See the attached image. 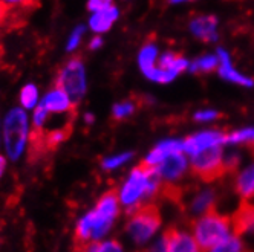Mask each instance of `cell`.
Masks as SVG:
<instances>
[{
  "mask_svg": "<svg viewBox=\"0 0 254 252\" xmlns=\"http://www.w3.org/2000/svg\"><path fill=\"white\" fill-rule=\"evenodd\" d=\"M118 202L120 194L117 190H111L98 201L95 209L89 211L84 217L78 222L75 229V248L86 249V245L90 242L100 240L106 236V232L111 229L117 214H118Z\"/></svg>",
  "mask_w": 254,
  "mask_h": 252,
  "instance_id": "6da1fadb",
  "label": "cell"
},
{
  "mask_svg": "<svg viewBox=\"0 0 254 252\" xmlns=\"http://www.w3.org/2000/svg\"><path fill=\"white\" fill-rule=\"evenodd\" d=\"M191 229L199 251H214L231 234V219L211 209L202 217L191 220Z\"/></svg>",
  "mask_w": 254,
  "mask_h": 252,
  "instance_id": "7a4b0ae2",
  "label": "cell"
},
{
  "mask_svg": "<svg viewBox=\"0 0 254 252\" xmlns=\"http://www.w3.org/2000/svg\"><path fill=\"white\" fill-rule=\"evenodd\" d=\"M28 115L23 109H12L3 122V142L9 159L17 160L25 151L28 142Z\"/></svg>",
  "mask_w": 254,
  "mask_h": 252,
  "instance_id": "3957f363",
  "label": "cell"
},
{
  "mask_svg": "<svg viewBox=\"0 0 254 252\" xmlns=\"http://www.w3.org/2000/svg\"><path fill=\"white\" fill-rule=\"evenodd\" d=\"M129 214H132V219L127 225V232L136 245H144L149 239H152L153 234L161 226V214L156 205H133L129 206Z\"/></svg>",
  "mask_w": 254,
  "mask_h": 252,
  "instance_id": "277c9868",
  "label": "cell"
},
{
  "mask_svg": "<svg viewBox=\"0 0 254 252\" xmlns=\"http://www.w3.org/2000/svg\"><path fill=\"white\" fill-rule=\"evenodd\" d=\"M191 171L204 182L221 179L227 173L221 144H214L194 153L191 157Z\"/></svg>",
  "mask_w": 254,
  "mask_h": 252,
  "instance_id": "5b68a950",
  "label": "cell"
},
{
  "mask_svg": "<svg viewBox=\"0 0 254 252\" xmlns=\"http://www.w3.org/2000/svg\"><path fill=\"white\" fill-rule=\"evenodd\" d=\"M56 86L64 91L74 104L81 101L86 94V69L80 57H74L62 67Z\"/></svg>",
  "mask_w": 254,
  "mask_h": 252,
  "instance_id": "8992f818",
  "label": "cell"
},
{
  "mask_svg": "<svg viewBox=\"0 0 254 252\" xmlns=\"http://www.w3.org/2000/svg\"><path fill=\"white\" fill-rule=\"evenodd\" d=\"M147 171L149 165L146 162L141 164L132 171L130 177L127 179V182L120 191V202L126 206H133L139 203L142 197H146L147 190Z\"/></svg>",
  "mask_w": 254,
  "mask_h": 252,
  "instance_id": "52a82bcc",
  "label": "cell"
},
{
  "mask_svg": "<svg viewBox=\"0 0 254 252\" xmlns=\"http://www.w3.org/2000/svg\"><path fill=\"white\" fill-rule=\"evenodd\" d=\"M161 246L158 249L169 251V252H196L199 251V246L194 240V237L189 236L187 232L179 231L175 226H170L162 234V239L159 240Z\"/></svg>",
  "mask_w": 254,
  "mask_h": 252,
  "instance_id": "ba28073f",
  "label": "cell"
},
{
  "mask_svg": "<svg viewBox=\"0 0 254 252\" xmlns=\"http://www.w3.org/2000/svg\"><path fill=\"white\" fill-rule=\"evenodd\" d=\"M245 232H254V205L242 201L239 208L231 215V234L241 237Z\"/></svg>",
  "mask_w": 254,
  "mask_h": 252,
  "instance_id": "9c48e42d",
  "label": "cell"
},
{
  "mask_svg": "<svg viewBox=\"0 0 254 252\" xmlns=\"http://www.w3.org/2000/svg\"><path fill=\"white\" fill-rule=\"evenodd\" d=\"M228 135L221 133V132H204V133H199L196 136H190L187 138L183 144H184V151L189 154H194L199 150H202L205 147L214 146V144H222L227 142Z\"/></svg>",
  "mask_w": 254,
  "mask_h": 252,
  "instance_id": "30bf717a",
  "label": "cell"
},
{
  "mask_svg": "<svg viewBox=\"0 0 254 252\" xmlns=\"http://www.w3.org/2000/svg\"><path fill=\"white\" fill-rule=\"evenodd\" d=\"M40 104L49 113H69L72 110H75L74 102L70 101L67 94L62 91L60 87H56L51 92H48Z\"/></svg>",
  "mask_w": 254,
  "mask_h": 252,
  "instance_id": "8fae6325",
  "label": "cell"
},
{
  "mask_svg": "<svg viewBox=\"0 0 254 252\" xmlns=\"http://www.w3.org/2000/svg\"><path fill=\"white\" fill-rule=\"evenodd\" d=\"M186 167H187V160H186L183 151L169 154L166 159H162L156 165L161 177L167 179V181H173V179L179 177L186 171Z\"/></svg>",
  "mask_w": 254,
  "mask_h": 252,
  "instance_id": "7c38bea8",
  "label": "cell"
},
{
  "mask_svg": "<svg viewBox=\"0 0 254 252\" xmlns=\"http://www.w3.org/2000/svg\"><path fill=\"white\" fill-rule=\"evenodd\" d=\"M117 19H118V9L111 5L109 8L94 12V15L89 20V28L97 34H101L111 29Z\"/></svg>",
  "mask_w": 254,
  "mask_h": 252,
  "instance_id": "4fadbf2b",
  "label": "cell"
},
{
  "mask_svg": "<svg viewBox=\"0 0 254 252\" xmlns=\"http://www.w3.org/2000/svg\"><path fill=\"white\" fill-rule=\"evenodd\" d=\"M216 17L213 15H204V17H197L191 22V32L204 42H213L217 39L216 35Z\"/></svg>",
  "mask_w": 254,
  "mask_h": 252,
  "instance_id": "5bb4252c",
  "label": "cell"
},
{
  "mask_svg": "<svg viewBox=\"0 0 254 252\" xmlns=\"http://www.w3.org/2000/svg\"><path fill=\"white\" fill-rule=\"evenodd\" d=\"M184 151V144L179 142V141H166V142H161L158 147H155L150 154L144 159L142 162H146L149 165H158L162 159H166L169 154L172 153H181Z\"/></svg>",
  "mask_w": 254,
  "mask_h": 252,
  "instance_id": "9a60e30c",
  "label": "cell"
},
{
  "mask_svg": "<svg viewBox=\"0 0 254 252\" xmlns=\"http://www.w3.org/2000/svg\"><path fill=\"white\" fill-rule=\"evenodd\" d=\"M234 188H236V193L242 196L244 199H251V197H254V165L247 168L244 173L238 176Z\"/></svg>",
  "mask_w": 254,
  "mask_h": 252,
  "instance_id": "2e32d148",
  "label": "cell"
},
{
  "mask_svg": "<svg viewBox=\"0 0 254 252\" xmlns=\"http://www.w3.org/2000/svg\"><path fill=\"white\" fill-rule=\"evenodd\" d=\"M193 214H205L211 209H214V193L213 191H204L194 197L190 206Z\"/></svg>",
  "mask_w": 254,
  "mask_h": 252,
  "instance_id": "e0dca14e",
  "label": "cell"
},
{
  "mask_svg": "<svg viewBox=\"0 0 254 252\" xmlns=\"http://www.w3.org/2000/svg\"><path fill=\"white\" fill-rule=\"evenodd\" d=\"M39 101V89L34 84H26L20 92V104L25 110L35 109Z\"/></svg>",
  "mask_w": 254,
  "mask_h": 252,
  "instance_id": "ac0fdd59",
  "label": "cell"
},
{
  "mask_svg": "<svg viewBox=\"0 0 254 252\" xmlns=\"http://www.w3.org/2000/svg\"><path fill=\"white\" fill-rule=\"evenodd\" d=\"M219 74H221V77H224L225 80L233 81V83H238V84H241V86H253V81H251L250 78L241 75L239 72H236V70L231 67V64H221V67H219Z\"/></svg>",
  "mask_w": 254,
  "mask_h": 252,
  "instance_id": "d6986e66",
  "label": "cell"
},
{
  "mask_svg": "<svg viewBox=\"0 0 254 252\" xmlns=\"http://www.w3.org/2000/svg\"><path fill=\"white\" fill-rule=\"evenodd\" d=\"M217 64H219V58L214 57V55H207V57L199 58L191 66V70H194V72H213V70H216Z\"/></svg>",
  "mask_w": 254,
  "mask_h": 252,
  "instance_id": "ffe728a7",
  "label": "cell"
},
{
  "mask_svg": "<svg viewBox=\"0 0 254 252\" xmlns=\"http://www.w3.org/2000/svg\"><path fill=\"white\" fill-rule=\"evenodd\" d=\"M136 109V105L132 102V101H123V102H118L114 105V119L117 121H121L127 116H130Z\"/></svg>",
  "mask_w": 254,
  "mask_h": 252,
  "instance_id": "44dd1931",
  "label": "cell"
},
{
  "mask_svg": "<svg viewBox=\"0 0 254 252\" xmlns=\"http://www.w3.org/2000/svg\"><path fill=\"white\" fill-rule=\"evenodd\" d=\"M242 249H244L242 242L239 240L238 236H233V234H230V236L225 240H222L219 245L214 248V251H217V252H219V251L231 252V251H242Z\"/></svg>",
  "mask_w": 254,
  "mask_h": 252,
  "instance_id": "7402d4cb",
  "label": "cell"
},
{
  "mask_svg": "<svg viewBox=\"0 0 254 252\" xmlns=\"http://www.w3.org/2000/svg\"><path fill=\"white\" fill-rule=\"evenodd\" d=\"M130 157H132V153H121V154H117L112 157H106L103 160V168L104 170H115L120 165H123L124 162L129 160Z\"/></svg>",
  "mask_w": 254,
  "mask_h": 252,
  "instance_id": "603a6c76",
  "label": "cell"
},
{
  "mask_svg": "<svg viewBox=\"0 0 254 252\" xmlns=\"http://www.w3.org/2000/svg\"><path fill=\"white\" fill-rule=\"evenodd\" d=\"M49 118V112L45 109L42 104L35 105V110H34V118H32V124H34V129H43L45 124L48 122Z\"/></svg>",
  "mask_w": 254,
  "mask_h": 252,
  "instance_id": "cb8c5ba5",
  "label": "cell"
},
{
  "mask_svg": "<svg viewBox=\"0 0 254 252\" xmlns=\"http://www.w3.org/2000/svg\"><path fill=\"white\" fill-rule=\"evenodd\" d=\"M92 246H87V251H100V252H114V251H121V245L115 240L112 242H104V243H89Z\"/></svg>",
  "mask_w": 254,
  "mask_h": 252,
  "instance_id": "d4e9b609",
  "label": "cell"
},
{
  "mask_svg": "<svg viewBox=\"0 0 254 252\" xmlns=\"http://www.w3.org/2000/svg\"><path fill=\"white\" fill-rule=\"evenodd\" d=\"M84 31H86V28H84L83 25H80V26H77V28L74 29V32L70 34L69 43H67V50H74V49H77V48H78L80 40H81V37H83Z\"/></svg>",
  "mask_w": 254,
  "mask_h": 252,
  "instance_id": "484cf974",
  "label": "cell"
},
{
  "mask_svg": "<svg viewBox=\"0 0 254 252\" xmlns=\"http://www.w3.org/2000/svg\"><path fill=\"white\" fill-rule=\"evenodd\" d=\"M112 5V0H89L87 2V9L90 12H97L100 9L109 8Z\"/></svg>",
  "mask_w": 254,
  "mask_h": 252,
  "instance_id": "4316f807",
  "label": "cell"
},
{
  "mask_svg": "<svg viewBox=\"0 0 254 252\" xmlns=\"http://www.w3.org/2000/svg\"><path fill=\"white\" fill-rule=\"evenodd\" d=\"M221 115L214 112V110H202V112H197L194 115V119L196 121H210V119H216V118H219Z\"/></svg>",
  "mask_w": 254,
  "mask_h": 252,
  "instance_id": "83f0119b",
  "label": "cell"
},
{
  "mask_svg": "<svg viewBox=\"0 0 254 252\" xmlns=\"http://www.w3.org/2000/svg\"><path fill=\"white\" fill-rule=\"evenodd\" d=\"M101 45H103L101 37H94V39H92V42L89 43V48H90V49H98Z\"/></svg>",
  "mask_w": 254,
  "mask_h": 252,
  "instance_id": "f1b7e54d",
  "label": "cell"
},
{
  "mask_svg": "<svg viewBox=\"0 0 254 252\" xmlns=\"http://www.w3.org/2000/svg\"><path fill=\"white\" fill-rule=\"evenodd\" d=\"M5 167H6V160L3 156H0V177H2V174L5 171Z\"/></svg>",
  "mask_w": 254,
  "mask_h": 252,
  "instance_id": "f546056e",
  "label": "cell"
},
{
  "mask_svg": "<svg viewBox=\"0 0 254 252\" xmlns=\"http://www.w3.org/2000/svg\"><path fill=\"white\" fill-rule=\"evenodd\" d=\"M84 121H86L87 124H92V122H94V115H92V113H86V115H84Z\"/></svg>",
  "mask_w": 254,
  "mask_h": 252,
  "instance_id": "4dcf8cb0",
  "label": "cell"
},
{
  "mask_svg": "<svg viewBox=\"0 0 254 252\" xmlns=\"http://www.w3.org/2000/svg\"><path fill=\"white\" fill-rule=\"evenodd\" d=\"M6 3H28L29 0H5Z\"/></svg>",
  "mask_w": 254,
  "mask_h": 252,
  "instance_id": "1f68e13d",
  "label": "cell"
},
{
  "mask_svg": "<svg viewBox=\"0 0 254 252\" xmlns=\"http://www.w3.org/2000/svg\"><path fill=\"white\" fill-rule=\"evenodd\" d=\"M172 3H178V2H184V0H170Z\"/></svg>",
  "mask_w": 254,
  "mask_h": 252,
  "instance_id": "d6a6232c",
  "label": "cell"
},
{
  "mask_svg": "<svg viewBox=\"0 0 254 252\" xmlns=\"http://www.w3.org/2000/svg\"><path fill=\"white\" fill-rule=\"evenodd\" d=\"M253 138H254V132H253Z\"/></svg>",
  "mask_w": 254,
  "mask_h": 252,
  "instance_id": "836d02e7",
  "label": "cell"
}]
</instances>
